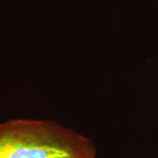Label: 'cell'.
<instances>
[{"mask_svg": "<svg viewBox=\"0 0 158 158\" xmlns=\"http://www.w3.org/2000/svg\"><path fill=\"white\" fill-rule=\"evenodd\" d=\"M88 137L48 119L14 118L0 124V158H95Z\"/></svg>", "mask_w": 158, "mask_h": 158, "instance_id": "obj_1", "label": "cell"}]
</instances>
